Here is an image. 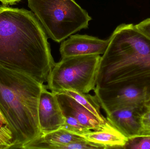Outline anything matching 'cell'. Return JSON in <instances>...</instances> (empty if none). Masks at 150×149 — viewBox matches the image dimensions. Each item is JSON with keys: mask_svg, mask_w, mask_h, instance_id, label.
Listing matches in <instances>:
<instances>
[{"mask_svg": "<svg viewBox=\"0 0 150 149\" xmlns=\"http://www.w3.org/2000/svg\"><path fill=\"white\" fill-rule=\"evenodd\" d=\"M141 136H150V130H142L140 135L137 137Z\"/></svg>", "mask_w": 150, "mask_h": 149, "instance_id": "44dd1931", "label": "cell"}, {"mask_svg": "<svg viewBox=\"0 0 150 149\" xmlns=\"http://www.w3.org/2000/svg\"><path fill=\"white\" fill-rule=\"evenodd\" d=\"M140 122L142 126V131L150 130V109H148L142 115Z\"/></svg>", "mask_w": 150, "mask_h": 149, "instance_id": "d6986e66", "label": "cell"}, {"mask_svg": "<svg viewBox=\"0 0 150 149\" xmlns=\"http://www.w3.org/2000/svg\"><path fill=\"white\" fill-rule=\"evenodd\" d=\"M60 93H64L74 99L89 112L104 123L107 122L106 118L102 115L100 112V104L97 97L88 93H82L72 90H67Z\"/></svg>", "mask_w": 150, "mask_h": 149, "instance_id": "7c38bea8", "label": "cell"}, {"mask_svg": "<svg viewBox=\"0 0 150 149\" xmlns=\"http://www.w3.org/2000/svg\"><path fill=\"white\" fill-rule=\"evenodd\" d=\"M47 35L35 14L6 7L0 12V65L44 84L55 63Z\"/></svg>", "mask_w": 150, "mask_h": 149, "instance_id": "6da1fadb", "label": "cell"}, {"mask_svg": "<svg viewBox=\"0 0 150 149\" xmlns=\"http://www.w3.org/2000/svg\"><path fill=\"white\" fill-rule=\"evenodd\" d=\"M150 101H149V102H150ZM149 102H148V103H149ZM148 103H147V104H148ZM147 104H146V105H147Z\"/></svg>", "mask_w": 150, "mask_h": 149, "instance_id": "cb8c5ba5", "label": "cell"}, {"mask_svg": "<svg viewBox=\"0 0 150 149\" xmlns=\"http://www.w3.org/2000/svg\"><path fill=\"white\" fill-rule=\"evenodd\" d=\"M64 116L66 118V121L62 128L79 136L91 131L82 125L73 116L69 115H64Z\"/></svg>", "mask_w": 150, "mask_h": 149, "instance_id": "2e32d148", "label": "cell"}, {"mask_svg": "<svg viewBox=\"0 0 150 149\" xmlns=\"http://www.w3.org/2000/svg\"><path fill=\"white\" fill-rule=\"evenodd\" d=\"M103 146L100 144L93 143L87 141L67 144L52 143L42 141L39 139L28 144L25 149H102Z\"/></svg>", "mask_w": 150, "mask_h": 149, "instance_id": "4fadbf2b", "label": "cell"}, {"mask_svg": "<svg viewBox=\"0 0 150 149\" xmlns=\"http://www.w3.org/2000/svg\"><path fill=\"white\" fill-rule=\"evenodd\" d=\"M123 149H150V136H141L128 139Z\"/></svg>", "mask_w": 150, "mask_h": 149, "instance_id": "e0dca14e", "label": "cell"}, {"mask_svg": "<svg viewBox=\"0 0 150 149\" xmlns=\"http://www.w3.org/2000/svg\"><path fill=\"white\" fill-rule=\"evenodd\" d=\"M80 136L88 141L105 146L108 149L123 148L128 141L127 137L108 121L100 130H91Z\"/></svg>", "mask_w": 150, "mask_h": 149, "instance_id": "8fae6325", "label": "cell"}, {"mask_svg": "<svg viewBox=\"0 0 150 149\" xmlns=\"http://www.w3.org/2000/svg\"><path fill=\"white\" fill-rule=\"evenodd\" d=\"M95 95L106 113L117 109L130 108L145 112L148 95L145 90L133 85L96 87Z\"/></svg>", "mask_w": 150, "mask_h": 149, "instance_id": "8992f818", "label": "cell"}, {"mask_svg": "<svg viewBox=\"0 0 150 149\" xmlns=\"http://www.w3.org/2000/svg\"><path fill=\"white\" fill-rule=\"evenodd\" d=\"M101 57L96 87L133 85L146 91L150 101V38L132 24H122L109 38Z\"/></svg>", "mask_w": 150, "mask_h": 149, "instance_id": "7a4b0ae2", "label": "cell"}, {"mask_svg": "<svg viewBox=\"0 0 150 149\" xmlns=\"http://www.w3.org/2000/svg\"><path fill=\"white\" fill-rule=\"evenodd\" d=\"M144 112L133 108H120L106 114V119L129 139L140 135L142 129L140 119Z\"/></svg>", "mask_w": 150, "mask_h": 149, "instance_id": "9c48e42d", "label": "cell"}, {"mask_svg": "<svg viewBox=\"0 0 150 149\" xmlns=\"http://www.w3.org/2000/svg\"><path fill=\"white\" fill-rule=\"evenodd\" d=\"M135 25L139 31L150 38V17Z\"/></svg>", "mask_w": 150, "mask_h": 149, "instance_id": "ac0fdd59", "label": "cell"}, {"mask_svg": "<svg viewBox=\"0 0 150 149\" xmlns=\"http://www.w3.org/2000/svg\"><path fill=\"white\" fill-rule=\"evenodd\" d=\"M21 1V0H0V1L4 5H13Z\"/></svg>", "mask_w": 150, "mask_h": 149, "instance_id": "ffe728a7", "label": "cell"}, {"mask_svg": "<svg viewBox=\"0 0 150 149\" xmlns=\"http://www.w3.org/2000/svg\"><path fill=\"white\" fill-rule=\"evenodd\" d=\"M37 139L52 143L67 144L86 141L80 136L73 134L62 128L42 134Z\"/></svg>", "mask_w": 150, "mask_h": 149, "instance_id": "5bb4252c", "label": "cell"}, {"mask_svg": "<svg viewBox=\"0 0 150 149\" xmlns=\"http://www.w3.org/2000/svg\"><path fill=\"white\" fill-rule=\"evenodd\" d=\"M146 107L148 109H150V101L146 105Z\"/></svg>", "mask_w": 150, "mask_h": 149, "instance_id": "603a6c76", "label": "cell"}, {"mask_svg": "<svg viewBox=\"0 0 150 149\" xmlns=\"http://www.w3.org/2000/svg\"><path fill=\"white\" fill-rule=\"evenodd\" d=\"M7 7H4V6H2V7H0V12H1L3 10H4Z\"/></svg>", "mask_w": 150, "mask_h": 149, "instance_id": "7402d4cb", "label": "cell"}, {"mask_svg": "<svg viewBox=\"0 0 150 149\" xmlns=\"http://www.w3.org/2000/svg\"><path fill=\"white\" fill-rule=\"evenodd\" d=\"M13 136L8 122L0 111V149H13Z\"/></svg>", "mask_w": 150, "mask_h": 149, "instance_id": "9a60e30c", "label": "cell"}, {"mask_svg": "<svg viewBox=\"0 0 150 149\" xmlns=\"http://www.w3.org/2000/svg\"><path fill=\"white\" fill-rule=\"evenodd\" d=\"M109 39H100L86 35H76L62 43L59 51L62 58L83 55H101L105 53L109 44Z\"/></svg>", "mask_w": 150, "mask_h": 149, "instance_id": "ba28073f", "label": "cell"}, {"mask_svg": "<svg viewBox=\"0 0 150 149\" xmlns=\"http://www.w3.org/2000/svg\"><path fill=\"white\" fill-rule=\"evenodd\" d=\"M45 86L25 73L0 65V111L13 134V149H25L41 135L38 105Z\"/></svg>", "mask_w": 150, "mask_h": 149, "instance_id": "3957f363", "label": "cell"}, {"mask_svg": "<svg viewBox=\"0 0 150 149\" xmlns=\"http://www.w3.org/2000/svg\"><path fill=\"white\" fill-rule=\"evenodd\" d=\"M55 94L64 115L73 116L89 130H100L108 122L100 121L69 95L64 93Z\"/></svg>", "mask_w": 150, "mask_h": 149, "instance_id": "30bf717a", "label": "cell"}, {"mask_svg": "<svg viewBox=\"0 0 150 149\" xmlns=\"http://www.w3.org/2000/svg\"><path fill=\"white\" fill-rule=\"evenodd\" d=\"M28 2L49 37L57 43L87 29L92 19L74 0H28Z\"/></svg>", "mask_w": 150, "mask_h": 149, "instance_id": "277c9868", "label": "cell"}, {"mask_svg": "<svg viewBox=\"0 0 150 149\" xmlns=\"http://www.w3.org/2000/svg\"><path fill=\"white\" fill-rule=\"evenodd\" d=\"M100 58L97 54L62 58L49 73L47 88L54 94L67 90L89 93L96 87Z\"/></svg>", "mask_w": 150, "mask_h": 149, "instance_id": "5b68a950", "label": "cell"}, {"mask_svg": "<svg viewBox=\"0 0 150 149\" xmlns=\"http://www.w3.org/2000/svg\"><path fill=\"white\" fill-rule=\"evenodd\" d=\"M47 89L45 86L39 101L38 118L41 135L62 128L66 121L56 95Z\"/></svg>", "mask_w": 150, "mask_h": 149, "instance_id": "52a82bcc", "label": "cell"}]
</instances>
